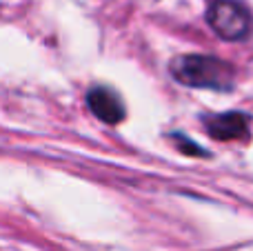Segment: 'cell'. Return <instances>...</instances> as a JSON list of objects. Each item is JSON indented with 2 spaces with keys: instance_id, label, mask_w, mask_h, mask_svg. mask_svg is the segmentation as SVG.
Here are the masks:
<instances>
[{
  "instance_id": "6da1fadb",
  "label": "cell",
  "mask_w": 253,
  "mask_h": 251,
  "mask_svg": "<svg viewBox=\"0 0 253 251\" xmlns=\"http://www.w3.org/2000/svg\"><path fill=\"white\" fill-rule=\"evenodd\" d=\"M171 76L187 87L215 89V91H227L236 83V71L229 62L202 53H187L173 58Z\"/></svg>"
},
{
  "instance_id": "7a4b0ae2",
  "label": "cell",
  "mask_w": 253,
  "mask_h": 251,
  "mask_svg": "<svg viewBox=\"0 0 253 251\" xmlns=\"http://www.w3.org/2000/svg\"><path fill=\"white\" fill-rule=\"evenodd\" d=\"M209 27L224 40H242L251 34V13L236 0H213L207 9Z\"/></svg>"
},
{
  "instance_id": "3957f363",
  "label": "cell",
  "mask_w": 253,
  "mask_h": 251,
  "mask_svg": "<svg viewBox=\"0 0 253 251\" xmlns=\"http://www.w3.org/2000/svg\"><path fill=\"white\" fill-rule=\"evenodd\" d=\"M87 105L96 118L107 125H118L125 118V105L120 96L109 87H93L87 93Z\"/></svg>"
},
{
  "instance_id": "277c9868",
  "label": "cell",
  "mask_w": 253,
  "mask_h": 251,
  "mask_svg": "<svg viewBox=\"0 0 253 251\" xmlns=\"http://www.w3.org/2000/svg\"><path fill=\"white\" fill-rule=\"evenodd\" d=\"M205 129L215 140H245L249 136V118L245 114H220L205 118Z\"/></svg>"
},
{
  "instance_id": "5b68a950",
  "label": "cell",
  "mask_w": 253,
  "mask_h": 251,
  "mask_svg": "<svg viewBox=\"0 0 253 251\" xmlns=\"http://www.w3.org/2000/svg\"><path fill=\"white\" fill-rule=\"evenodd\" d=\"M175 145L180 147V149L184 151V154H189V156H207V151L205 149H200L198 145H193L189 138H184V136H175Z\"/></svg>"
}]
</instances>
